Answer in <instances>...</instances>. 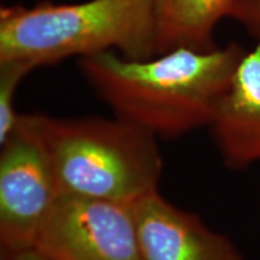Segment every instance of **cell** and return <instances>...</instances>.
<instances>
[{"mask_svg": "<svg viewBox=\"0 0 260 260\" xmlns=\"http://www.w3.org/2000/svg\"><path fill=\"white\" fill-rule=\"evenodd\" d=\"M243 54L236 44L180 47L147 59L104 51L81 58L80 68L116 117L175 138L209 126Z\"/></svg>", "mask_w": 260, "mask_h": 260, "instance_id": "1", "label": "cell"}, {"mask_svg": "<svg viewBox=\"0 0 260 260\" xmlns=\"http://www.w3.org/2000/svg\"><path fill=\"white\" fill-rule=\"evenodd\" d=\"M50 157L60 194L133 204L158 190L157 135L125 119L21 115Z\"/></svg>", "mask_w": 260, "mask_h": 260, "instance_id": "2", "label": "cell"}, {"mask_svg": "<svg viewBox=\"0 0 260 260\" xmlns=\"http://www.w3.org/2000/svg\"><path fill=\"white\" fill-rule=\"evenodd\" d=\"M158 0L41 3L0 9V61L37 69L73 56L119 51L130 59L155 57Z\"/></svg>", "mask_w": 260, "mask_h": 260, "instance_id": "3", "label": "cell"}, {"mask_svg": "<svg viewBox=\"0 0 260 260\" xmlns=\"http://www.w3.org/2000/svg\"><path fill=\"white\" fill-rule=\"evenodd\" d=\"M60 195L50 157L22 119L2 145L0 243L3 251L34 247L42 224Z\"/></svg>", "mask_w": 260, "mask_h": 260, "instance_id": "4", "label": "cell"}, {"mask_svg": "<svg viewBox=\"0 0 260 260\" xmlns=\"http://www.w3.org/2000/svg\"><path fill=\"white\" fill-rule=\"evenodd\" d=\"M34 247L54 260H141L133 205L60 194Z\"/></svg>", "mask_w": 260, "mask_h": 260, "instance_id": "5", "label": "cell"}, {"mask_svg": "<svg viewBox=\"0 0 260 260\" xmlns=\"http://www.w3.org/2000/svg\"><path fill=\"white\" fill-rule=\"evenodd\" d=\"M132 205L141 260H243L226 236L169 203L158 190Z\"/></svg>", "mask_w": 260, "mask_h": 260, "instance_id": "6", "label": "cell"}, {"mask_svg": "<svg viewBox=\"0 0 260 260\" xmlns=\"http://www.w3.org/2000/svg\"><path fill=\"white\" fill-rule=\"evenodd\" d=\"M209 128L226 168L260 164V40L243 54Z\"/></svg>", "mask_w": 260, "mask_h": 260, "instance_id": "7", "label": "cell"}, {"mask_svg": "<svg viewBox=\"0 0 260 260\" xmlns=\"http://www.w3.org/2000/svg\"><path fill=\"white\" fill-rule=\"evenodd\" d=\"M233 0H158L155 56L180 47L212 50L213 29Z\"/></svg>", "mask_w": 260, "mask_h": 260, "instance_id": "8", "label": "cell"}, {"mask_svg": "<svg viewBox=\"0 0 260 260\" xmlns=\"http://www.w3.org/2000/svg\"><path fill=\"white\" fill-rule=\"evenodd\" d=\"M34 70L18 60L0 61V146L11 136L18 123L19 113L15 110V95L18 84Z\"/></svg>", "mask_w": 260, "mask_h": 260, "instance_id": "9", "label": "cell"}, {"mask_svg": "<svg viewBox=\"0 0 260 260\" xmlns=\"http://www.w3.org/2000/svg\"><path fill=\"white\" fill-rule=\"evenodd\" d=\"M228 16L246 25L260 40V0H233Z\"/></svg>", "mask_w": 260, "mask_h": 260, "instance_id": "10", "label": "cell"}, {"mask_svg": "<svg viewBox=\"0 0 260 260\" xmlns=\"http://www.w3.org/2000/svg\"><path fill=\"white\" fill-rule=\"evenodd\" d=\"M4 260H54L37 247L21 249L16 252H5Z\"/></svg>", "mask_w": 260, "mask_h": 260, "instance_id": "11", "label": "cell"}]
</instances>
